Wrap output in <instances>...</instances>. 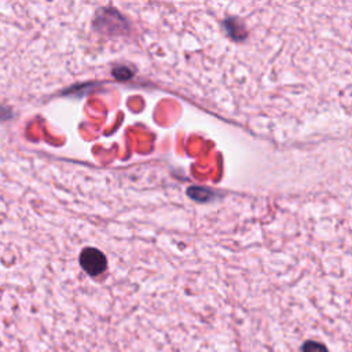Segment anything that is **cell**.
<instances>
[{
	"mask_svg": "<svg viewBox=\"0 0 352 352\" xmlns=\"http://www.w3.org/2000/svg\"><path fill=\"white\" fill-rule=\"evenodd\" d=\"M301 352H329L327 348L320 344V342H316V341H307L304 345H302V351Z\"/></svg>",
	"mask_w": 352,
	"mask_h": 352,
	"instance_id": "cell-1",
	"label": "cell"
}]
</instances>
